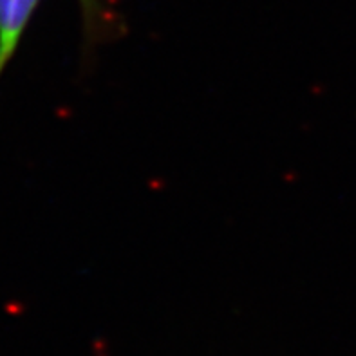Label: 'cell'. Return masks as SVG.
Returning a JSON list of instances; mask_svg holds the SVG:
<instances>
[{
	"label": "cell",
	"mask_w": 356,
	"mask_h": 356,
	"mask_svg": "<svg viewBox=\"0 0 356 356\" xmlns=\"http://www.w3.org/2000/svg\"><path fill=\"white\" fill-rule=\"evenodd\" d=\"M42 0H0V78L15 58Z\"/></svg>",
	"instance_id": "6da1fadb"
},
{
	"label": "cell",
	"mask_w": 356,
	"mask_h": 356,
	"mask_svg": "<svg viewBox=\"0 0 356 356\" xmlns=\"http://www.w3.org/2000/svg\"><path fill=\"white\" fill-rule=\"evenodd\" d=\"M80 4H81V8L86 9L83 13H86L87 20L90 22V20H92V17L98 13V11H96V0H80Z\"/></svg>",
	"instance_id": "7a4b0ae2"
}]
</instances>
